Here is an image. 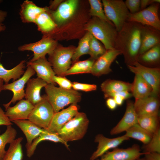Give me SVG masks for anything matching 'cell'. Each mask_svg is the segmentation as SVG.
<instances>
[{
    "label": "cell",
    "instance_id": "cell-33",
    "mask_svg": "<svg viewBox=\"0 0 160 160\" xmlns=\"http://www.w3.org/2000/svg\"><path fill=\"white\" fill-rule=\"evenodd\" d=\"M95 61V60L90 58L75 62L65 73L64 76L75 74L91 73Z\"/></svg>",
    "mask_w": 160,
    "mask_h": 160
},
{
    "label": "cell",
    "instance_id": "cell-31",
    "mask_svg": "<svg viewBox=\"0 0 160 160\" xmlns=\"http://www.w3.org/2000/svg\"><path fill=\"white\" fill-rule=\"evenodd\" d=\"M124 134L130 138L138 140L144 145L147 144L152 138L153 135L142 128L137 123L127 130Z\"/></svg>",
    "mask_w": 160,
    "mask_h": 160
},
{
    "label": "cell",
    "instance_id": "cell-29",
    "mask_svg": "<svg viewBox=\"0 0 160 160\" xmlns=\"http://www.w3.org/2000/svg\"><path fill=\"white\" fill-rule=\"evenodd\" d=\"M34 23L36 25L38 30L44 33L53 31L57 26L47 11L40 14Z\"/></svg>",
    "mask_w": 160,
    "mask_h": 160
},
{
    "label": "cell",
    "instance_id": "cell-6",
    "mask_svg": "<svg viewBox=\"0 0 160 160\" xmlns=\"http://www.w3.org/2000/svg\"><path fill=\"white\" fill-rule=\"evenodd\" d=\"M75 49L73 47H64L57 45L52 52L49 55V61L57 76H64L71 66Z\"/></svg>",
    "mask_w": 160,
    "mask_h": 160
},
{
    "label": "cell",
    "instance_id": "cell-39",
    "mask_svg": "<svg viewBox=\"0 0 160 160\" xmlns=\"http://www.w3.org/2000/svg\"><path fill=\"white\" fill-rule=\"evenodd\" d=\"M143 152H157L160 153V129L153 135L149 142L143 147Z\"/></svg>",
    "mask_w": 160,
    "mask_h": 160
},
{
    "label": "cell",
    "instance_id": "cell-45",
    "mask_svg": "<svg viewBox=\"0 0 160 160\" xmlns=\"http://www.w3.org/2000/svg\"><path fill=\"white\" fill-rule=\"evenodd\" d=\"M144 160H160V153L157 152L145 153Z\"/></svg>",
    "mask_w": 160,
    "mask_h": 160
},
{
    "label": "cell",
    "instance_id": "cell-36",
    "mask_svg": "<svg viewBox=\"0 0 160 160\" xmlns=\"http://www.w3.org/2000/svg\"><path fill=\"white\" fill-rule=\"evenodd\" d=\"M17 134L16 130L12 125L7 126V129L0 135V160H2L6 153L5 147L15 139Z\"/></svg>",
    "mask_w": 160,
    "mask_h": 160
},
{
    "label": "cell",
    "instance_id": "cell-5",
    "mask_svg": "<svg viewBox=\"0 0 160 160\" xmlns=\"http://www.w3.org/2000/svg\"><path fill=\"white\" fill-rule=\"evenodd\" d=\"M106 16L114 25L117 32L122 28L130 13L122 0H103Z\"/></svg>",
    "mask_w": 160,
    "mask_h": 160
},
{
    "label": "cell",
    "instance_id": "cell-4",
    "mask_svg": "<svg viewBox=\"0 0 160 160\" xmlns=\"http://www.w3.org/2000/svg\"><path fill=\"white\" fill-rule=\"evenodd\" d=\"M89 123L85 113L78 112L57 133L67 142L80 140L86 134Z\"/></svg>",
    "mask_w": 160,
    "mask_h": 160
},
{
    "label": "cell",
    "instance_id": "cell-24",
    "mask_svg": "<svg viewBox=\"0 0 160 160\" xmlns=\"http://www.w3.org/2000/svg\"><path fill=\"white\" fill-rule=\"evenodd\" d=\"M48 10L47 7H39L32 1L27 0L21 5L20 15L23 22L34 23L35 19L40 14Z\"/></svg>",
    "mask_w": 160,
    "mask_h": 160
},
{
    "label": "cell",
    "instance_id": "cell-52",
    "mask_svg": "<svg viewBox=\"0 0 160 160\" xmlns=\"http://www.w3.org/2000/svg\"><path fill=\"white\" fill-rule=\"evenodd\" d=\"M5 28L6 27L5 25L2 23L0 24V31L4 30Z\"/></svg>",
    "mask_w": 160,
    "mask_h": 160
},
{
    "label": "cell",
    "instance_id": "cell-42",
    "mask_svg": "<svg viewBox=\"0 0 160 160\" xmlns=\"http://www.w3.org/2000/svg\"><path fill=\"white\" fill-rule=\"evenodd\" d=\"M124 2L130 13L134 14L140 11V0H126Z\"/></svg>",
    "mask_w": 160,
    "mask_h": 160
},
{
    "label": "cell",
    "instance_id": "cell-46",
    "mask_svg": "<svg viewBox=\"0 0 160 160\" xmlns=\"http://www.w3.org/2000/svg\"><path fill=\"white\" fill-rule=\"evenodd\" d=\"M160 0H141L140 11L145 9L148 6L153 3H160Z\"/></svg>",
    "mask_w": 160,
    "mask_h": 160
},
{
    "label": "cell",
    "instance_id": "cell-37",
    "mask_svg": "<svg viewBox=\"0 0 160 160\" xmlns=\"http://www.w3.org/2000/svg\"><path fill=\"white\" fill-rule=\"evenodd\" d=\"M90 6L89 15L93 17H97L113 25L107 17L103 7V4L100 0H89Z\"/></svg>",
    "mask_w": 160,
    "mask_h": 160
},
{
    "label": "cell",
    "instance_id": "cell-21",
    "mask_svg": "<svg viewBox=\"0 0 160 160\" xmlns=\"http://www.w3.org/2000/svg\"><path fill=\"white\" fill-rule=\"evenodd\" d=\"M34 106L25 99H22L12 107L9 106L5 110L6 115L13 121L28 119Z\"/></svg>",
    "mask_w": 160,
    "mask_h": 160
},
{
    "label": "cell",
    "instance_id": "cell-11",
    "mask_svg": "<svg viewBox=\"0 0 160 160\" xmlns=\"http://www.w3.org/2000/svg\"><path fill=\"white\" fill-rule=\"evenodd\" d=\"M27 66L26 70L21 77L12 83L3 85V90H10L13 93V97L10 101L7 103L3 104L5 110L12 103L14 104L17 101L23 99L25 97L24 88L25 85L36 73L30 66L27 65Z\"/></svg>",
    "mask_w": 160,
    "mask_h": 160
},
{
    "label": "cell",
    "instance_id": "cell-51",
    "mask_svg": "<svg viewBox=\"0 0 160 160\" xmlns=\"http://www.w3.org/2000/svg\"><path fill=\"white\" fill-rule=\"evenodd\" d=\"M3 81L2 79H0V93L3 90Z\"/></svg>",
    "mask_w": 160,
    "mask_h": 160
},
{
    "label": "cell",
    "instance_id": "cell-18",
    "mask_svg": "<svg viewBox=\"0 0 160 160\" xmlns=\"http://www.w3.org/2000/svg\"><path fill=\"white\" fill-rule=\"evenodd\" d=\"M138 116L135 111L134 103L127 102L125 113L120 121L111 130L110 134L114 135L120 133L137 123Z\"/></svg>",
    "mask_w": 160,
    "mask_h": 160
},
{
    "label": "cell",
    "instance_id": "cell-38",
    "mask_svg": "<svg viewBox=\"0 0 160 160\" xmlns=\"http://www.w3.org/2000/svg\"><path fill=\"white\" fill-rule=\"evenodd\" d=\"M106 51L103 44L92 35L89 53L91 58L95 60Z\"/></svg>",
    "mask_w": 160,
    "mask_h": 160
},
{
    "label": "cell",
    "instance_id": "cell-49",
    "mask_svg": "<svg viewBox=\"0 0 160 160\" xmlns=\"http://www.w3.org/2000/svg\"><path fill=\"white\" fill-rule=\"evenodd\" d=\"M63 0H54L51 3L49 7L50 9H54L60 5Z\"/></svg>",
    "mask_w": 160,
    "mask_h": 160
},
{
    "label": "cell",
    "instance_id": "cell-53",
    "mask_svg": "<svg viewBox=\"0 0 160 160\" xmlns=\"http://www.w3.org/2000/svg\"><path fill=\"white\" fill-rule=\"evenodd\" d=\"M137 160H144L143 159H137Z\"/></svg>",
    "mask_w": 160,
    "mask_h": 160
},
{
    "label": "cell",
    "instance_id": "cell-30",
    "mask_svg": "<svg viewBox=\"0 0 160 160\" xmlns=\"http://www.w3.org/2000/svg\"><path fill=\"white\" fill-rule=\"evenodd\" d=\"M23 139V137H20L9 144L2 160H23V154L21 142Z\"/></svg>",
    "mask_w": 160,
    "mask_h": 160
},
{
    "label": "cell",
    "instance_id": "cell-43",
    "mask_svg": "<svg viewBox=\"0 0 160 160\" xmlns=\"http://www.w3.org/2000/svg\"><path fill=\"white\" fill-rule=\"evenodd\" d=\"M117 95L122 97L125 100L130 98L132 96V94L127 91H123L114 93L104 94L105 98L107 99L108 98H112L114 96Z\"/></svg>",
    "mask_w": 160,
    "mask_h": 160
},
{
    "label": "cell",
    "instance_id": "cell-15",
    "mask_svg": "<svg viewBox=\"0 0 160 160\" xmlns=\"http://www.w3.org/2000/svg\"><path fill=\"white\" fill-rule=\"evenodd\" d=\"M77 104L71 105L67 108L55 113L47 129L50 132L57 133L79 112Z\"/></svg>",
    "mask_w": 160,
    "mask_h": 160
},
{
    "label": "cell",
    "instance_id": "cell-20",
    "mask_svg": "<svg viewBox=\"0 0 160 160\" xmlns=\"http://www.w3.org/2000/svg\"><path fill=\"white\" fill-rule=\"evenodd\" d=\"M27 65L30 66L36 73L37 77L40 78L47 84L55 85L53 77L55 73L50 63L45 57L38 59L33 62L28 61Z\"/></svg>",
    "mask_w": 160,
    "mask_h": 160
},
{
    "label": "cell",
    "instance_id": "cell-25",
    "mask_svg": "<svg viewBox=\"0 0 160 160\" xmlns=\"http://www.w3.org/2000/svg\"><path fill=\"white\" fill-rule=\"evenodd\" d=\"M44 129V132L35 139L31 145L26 148V155L28 158L33 156L38 145L43 141L49 140L55 143H60L63 144L68 149H69V145L67 142L63 140L57 133L50 132L47 129Z\"/></svg>",
    "mask_w": 160,
    "mask_h": 160
},
{
    "label": "cell",
    "instance_id": "cell-47",
    "mask_svg": "<svg viewBox=\"0 0 160 160\" xmlns=\"http://www.w3.org/2000/svg\"><path fill=\"white\" fill-rule=\"evenodd\" d=\"M106 104L108 108L111 110H115L117 106L113 98H107Z\"/></svg>",
    "mask_w": 160,
    "mask_h": 160
},
{
    "label": "cell",
    "instance_id": "cell-13",
    "mask_svg": "<svg viewBox=\"0 0 160 160\" xmlns=\"http://www.w3.org/2000/svg\"><path fill=\"white\" fill-rule=\"evenodd\" d=\"M121 54L120 51L115 49L107 50L104 54L95 60L91 73L99 77L111 72V65L117 57Z\"/></svg>",
    "mask_w": 160,
    "mask_h": 160
},
{
    "label": "cell",
    "instance_id": "cell-9",
    "mask_svg": "<svg viewBox=\"0 0 160 160\" xmlns=\"http://www.w3.org/2000/svg\"><path fill=\"white\" fill-rule=\"evenodd\" d=\"M159 7V3H154L137 13H129L127 21L139 23L143 25L149 26L160 30V20L158 15Z\"/></svg>",
    "mask_w": 160,
    "mask_h": 160
},
{
    "label": "cell",
    "instance_id": "cell-28",
    "mask_svg": "<svg viewBox=\"0 0 160 160\" xmlns=\"http://www.w3.org/2000/svg\"><path fill=\"white\" fill-rule=\"evenodd\" d=\"M132 84L121 81L107 79L101 85L104 94L114 93L123 91H131Z\"/></svg>",
    "mask_w": 160,
    "mask_h": 160
},
{
    "label": "cell",
    "instance_id": "cell-14",
    "mask_svg": "<svg viewBox=\"0 0 160 160\" xmlns=\"http://www.w3.org/2000/svg\"><path fill=\"white\" fill-rule=\"evenodd\" d=\"M129 138L125 135L114 138L106 137L103 134L97 135L95 138V142L98 145L96 150L91 156L90 160H95L101 156L111 149L116 148L124 141L128 140Z\"/></svg>",
    "mask_w": 160,
    "mask_h": 160
},
{
    "label": "cell",
    "instance_id": "cell-10",
    "mask_svg": "<svg viewBox=\"0 0 160 160\" xmlns=\"http://www.w3.org/2000/svg\"><path fill=\"white\" fill-rule=\"evenodd\" d=\"M57 41L51 37L44 36L40 40L36 42L25 44L20 46V51H31L33 56L29 61L33 62L39 58L45 57L46 54L52 53L57 46Z\"/></svg>",
    "mask_w": 160,
    "mask_h": 160
},
{
    "label": "cell",
    "instance_id": "cell-50",
    "mask_svg": "<svg viewBox=\"0 0 160 160\" xmlns=\"http://www.w3.org/2000/svg\"><path fill=\"white\" fill-rule=\"evenodd\" d=\"M7 15L6 12L0 10V24L4 21Z\"/></svg>",
    "mask_w": 160,
    "mask_h": 160
},
{
    "label": "cell",
    "instance_id": "cell-26",
    "mask_svg": "<svg viewBox=\"0 0 160 160\" xmlns=\"http://www.w3.org/2000/svg\"><path fill=\"white\" fill-rule=\"evenodd\" d=\"M132 84L131 92L135 99H141L152 95L150 85L140 75L136 74Z\"/></svg>",
    "mask_w": 160,
    "mask_h": 160
},
{
    "label": "cell",
    "instance_id": "cell-1",
    "mask_svg": "<svg viewBox=\"0 0 160 160\" xmlns=\"http://www.w3.org/2000/svg\"><path fill=\"white\" fill-rule=\"evenodd\" d=\"M143 25L139 23L126 21L117 32L115 49L122 52L127 65H132L137 61L140 47Z\"/></svg>",
    "mask_w": 160,
    "mask_h": 160
},
{
    "label": "cell",
    "instance_id": "cell-12",
    "mask_svg": "<svg viewBox=\"0 0 160 160\" xmlns=\"http://www.w3.org/2000/svg\"><path fill=\"white\" fill-rule=\"evenodd\" d=\"M145 153L142 152L139 146L134 144L127 148H117L107 151L96 160H137Z\"/></svg>",
    "mask_w": 160,
    "mask_h": 160
},
{
    "label": "cell",
    "instance_id": "cell-2",
    "mask_svg": "<svg viewBox=\"0 0 160 160\" xmlns=\"http://www.w3.org/2000/svg\"><path fill=\"white\" fill-rule=\"evenodd\" d=\"M46 97L55 113L70 104H77L81 100V94L73 89H66L47 84L44 87Z\"/></svg>",
    "mask_w": 160,
    "mask_h": 160
},
{
    "label": "cell",
    "instance_id": "cell-19",
    "mask_svg": "<svg viewBox=\"0 0 160 160\" xmlns=\"http://www.w3.org/2000/svg\"><path fill=\"white\" fill-rule=\"evenodd\" d=\"M159 44H160V30L149 26L143 25L139 55Z\"/></svg>",
    "mask_w": 160,
    "mask_h": 160
},
{
    "label": "cell",
    "instance_id": "cell-16",
    "mask_svg": "<svg viewBox=\"0 0 160 160\" xmlns=\"http://www.w3.org/2000/svg\"><path fill=\"white\" fill-rule=\"evenodd\" d=\"M134 106L138 117L159 115V102L157 97L151 95L135 99Z\"/></svg>",
    "mask_w": 160,
    "mask_h": 160
},
{
    "label": "cell",
    "instance_id": "cell-34",
    "mask_svg": "<svg viewBox=\"0 0 160 160\" xmlns=\"http://www.w3.org/2000/svg\"><path fill=\"white\" fill-rule=\"evenodd\" d=\"M160 58V44L139 55L137 61L140 64H154L159 62Z\"/></svg>",
    "mask_w": 160,
    "mask_h": 160
},
{
    "label": "cell",
    "instance_id": "cell-3",
    "mask_svg": "<svg viewBox=\"0 0 160 160\" xmlns=\"http://www.w3.org/2000/svg\"><path fill=\"white\" fill-rule=\"evenodd\" d=\"M85 29L101 42L107 50L115 49L118 32L114 25L93 17L86 25Z\"/></svg>",
    "mask_w": 160,
    "mask_h": 160
},
{
    "label": "cell",
    "instance_id": "cell-8",
    "mask_svg": "<svg viewBox=\"0 0 160 160\" xmlns=\"http://www.w3.org/2000/svg\"><path fill=\"white\" fill-rule=\"evenodd\" d=\"M127 66L131 72L140 76L150 85L152 89L151 95L158 97L160 90V68L148 67L137 61Z\"/></svg>",
    "mask_w": 160,
    "mask_h": 160
},
{
    "label": "cell",
    "instance_id": "cell-22",
    "mask_svg": "<svg viewBox=\"0 0 160 160\" xmlns=\"http://www.w3.org/2000/svg\"><path fill=\"white\" fill-rule=\"evenodd\" d=\"M47 84L44 81L37 77L29 79L25 89V99L34 106L40 103L43 98L40 95L41 90Z\"/></svg>",
    "mask_w": 160,
    "mask_h": 160
},
{
    "label": "cell",
    "instance_id": "cell-48",
    "mask_svg": "<svg viewBox=\"0 0 160 160\" xmlns=\"http://www.w3.org/2000/svg\"><path fill=\"white\" fill-rule=\"evenodd\" d=\"M114 100L117 105H121L125 100L122 97L119 95H115L112 97Z\"/></svg>",
    "mask_w": 160,
    "mask_h": 160
},
{
    "label": "cell",
    "instance_id": "cell-32",
    "mask_svg": "<svg viewBox=\"0 0 160 160\" xmlns=\"http://www.w3.org/2000/svg\"><path fill=\"white\" fill-rule=\"evenodd\" d=\"M137 124L142 128L152 135L160 128L159 115L138 117Z\"/></svg>",
    "mask_w": 160,
    "mask_h": 160
},
{
    "label": "cell",
    "instance_id": "cell-23",
    "mask_svg": "<svg viewBox=\"0 0 160 160\" xmlns=\"http://www.w3.org/2000/svg\"><path fill=\"white\" fill-rule=\"evenodd\" d=\"M12 122L21 129L25 136L27 140L26 148L29 147L33 140L45 130L28 119L17 120Z\"/></svg>",
    "mask_w": 160,
    "mask_h": 160
},
{
    "label": "cell",
    "instance_id": "cell-44",
    "mask_svg": "<svg viewBox=\"0 0 160 160\" xmlns=\"http://www.w3.org/2000/svg\"><path fill=\"white\" fill-rule=\"evenodd\" d=\"M9 118L6 115L1 108L0 107V125H4L7 126L12 125L13 124ZM1 131L0 130V132Z\"/></svg>",
    "mask_w": 160,
    "mask_h": 160
},
{
    "label": "cell",
    "instance_id": "cell-40",
    "mask_svg": "<svg viewBox=\"0 0 160 160\" xmlns=\"http://www.w3.org/2000/svg\"><path fill=\"white\" fill-rule=\"evenodd\" d=\"M72 88L73 89L76 90H81L88 92L96 90L97 86L94 84H90L82 83L77 82H72Z\"/></svg>",
    "mask_w": 160,
    "mask_h": 160
},
{
    "label": "cell",
    "instance_id": "cell-41",
    "mask_svg": "<svg viewBox=\"0 0 160 160\" xmlns=\"http://www.w3.org/2000/svg\"><path fill=\"white\" fill-rule=\"evenodd\" d=\"M53 79L56 84H58L60 87L66 89H72V82L65 76L55 75Z\"/></svg>",
    "mask_w": 160,
    "mask_h": 160
},
{
    "label": "cell",
    "instance_id": "cell-27",
    "mask_svg": "<svg viewBox=\"0 0 160 160\" xmlns=\"http://www.w3.org/2000/svg\"><path fill=\"white\" fill-rule=\"evenodd\" d=\"M25 60H22L12 68L8 70L0 62V79H2L5 84H8L11 79L14 81L19 79L25 72Z\"/></svg>",
    "mask_w": 160,
    "mask_h": 160
},
{
    "label": "cell",
    "instance_id": "cell-7",
    "mask_svg": "<svg viewBox=\"0 0 160 160\" xmlns=\"http://www.w3.org/2000/svg\"><path fill=\"white\" fill-rule=\"evenodd\" d=\"M40 103L34 106L30 114L28 120L39 127L43 129H47L55 113L54 109L46 97Z\"/></svg>",
    "mask_w": 160,
    "mask_h": 160
},
{
    "label": "cell",
    "instance_id": "cell-35",
    "mask_svg": "<svg viewBox=\"0 0 160 160\" xmlns=\"http://www.w3.org/2000/svg\"><path fill=\"white\" fill-rule=\"evenodd\" d=\"M92 34L88 32L80 40L77 47L76 48L72 58V62L74 63L78 61L82 55L89 54Z\"/></svg>",
    "mask_w": 160,
    "mask_h": 160
},
{
    "label": "cell",
    "instance_id": "cell-17",
    "mask_svg": "<svg viewBox=\"0 0 160 160\" xmlns=\"http://www.w3.org/2000/svg\"><path fill=\"white\" fill-rule=\"evenodd\" d=\"M79 3L77 0H68L62 2L50 15L57 25H60L69 20L74 14Z\"/></svg>",
    "mask_w": 160,
    "mask_h": 160
}]
</instances>
